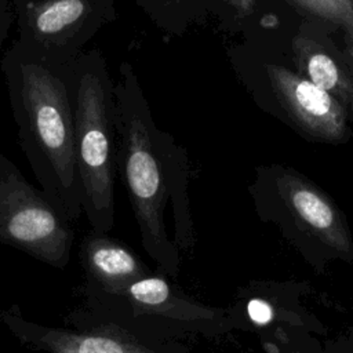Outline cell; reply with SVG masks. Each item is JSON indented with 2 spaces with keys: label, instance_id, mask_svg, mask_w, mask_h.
<instances>
[{
  "label": "cell",
  "instance_id": "6da1fadb",
  "mask_svg": "<svg viewBox=\"0 0 353 353\" xmlns=\"http://www.w3.org/2000/svg\"><path fill=\"white\" fill-rule=\"evenodd\" d=\"M72 65L40 59L17 40L0 61L19 146L41 190L74 222L83 214V203L76 164Z\"/></svg>",
  "mask_w": 353,
  "mask_h": 353
},
{
  "label": "cell",
  "instance_id": "7a4b0ae2",
  "mask_svg": "<svg viewBox=\"0 0 353 353\" xmlns=\"http://www.w3.org/2000/svg\"><path fill=\"white\" fill-rule=\"evenodd\" d=\"M114 85L117 171L120 172L138 223L141 243L157 268L175 277L179 251L165 232L164 211L171 199L186 203V176L171 146L154 128L130 65L120 68ZM182 203L183 205H186Z\"/></svg>",
  "mask_w": 353,
  "mask_h": 353
},
{
  "label": "cell",
  "instance_id": "3957f363",
  "mask_svg": "<svg viewBox=\"0 0 353 353\" xmlns=\"http://www.w3.org/2000/svg\"><path fill=\"white\" fill-rule=\"evenodd\" d=\"M76 164L83 212L91 230L109 233L114 225L117 139L114 85L97 48L73 62Z\"/></svg>",
  "mask_w": 353,
  "mask_h": 353
},
{
  "label": "cell",
  "instance_id": "277c9868",
  "mask_svg": "<svg viewBox=\"0 0 353 353\" xmlns=\"http://www.w3.org/2000/svg\"><path fill=\"white\" fill-rule=\"evenodd\" d=\"M256 182L252 194L258 211L280 223L313 266L323 269L334 259L352 262L347 221L325 192L285 167L262 168Z\"/></svg>",
  "mask_w": 353,
  "mask_h": 353
},
{
  "label": "cell",
  "instance_id": "5b68a950",
  "mask_svg": "<svg viewBox=\"0 0 353 353\" xmlns=\"http://www.w3.org/2000/svg\"><path fill=\"white\" fill-rule=\"evenodd\" d=\"M72 223L19 168L0 153V244L14 247L57 269L70 261Z\"/></svg>",
  "mask_w": 353,
  "mask_h": 353
},
{
  "label": "cell",
  "instance_id": "8992f818",
  "mask_svg": "<svg viewBox=\"0 0 353 353\" xmlns=\"http://www.w3.org/2000/svg\"><path fill=\"white\" fill-rule=\"evenodd\" d=\"M17 41L32 55L73 63L103 23L114 18L109 0H12Z\"/></svg>",
  "mask_w": 353,
  "mask_h": 353
},
{
  "label": "cell",
  "instance_id": "52a82bcc",
  "mask_svg": "<svg viewBox=\"0 0 353 353\" xmlns=\"http://www.w3.org/2000/svg\"><path fill=\"white\" fill-rule=\"evenodd\" d=\"M0 324L21 346L41 353H167L164 341L143 338L113 327L37 324L25 319L18 305L0 310Z\"/></svg>",
  "mask_w": 353,
  "mask_h": 353
},
{
  "label": "cell",
  "instance_id": "ba28073f",
  "mask_svg": "<svg viewBox=\"0 0 353 353\" xmlns=\"http://www.w3.org/2000/svg\"><path fill=\"white\" fill-rule=\"evenodd\" d=\"M266 70L273 92L302 134L328 143L349 138L345 106L335 97L284 66L268 65Z\"/></svg>",
  "mask_w": 353,
  "mask_h": 353
},
{
  "label": "cell",
  "instance_id": "9c48e42d",
  "mask_svg": "<svg viewBox=\"0 0 353 353\" xmlns=\"http://www.w3.org/2000/svg\"><path fill=\"white\" fill-rule=\"evenodd\" d=\"M79 261L84 272L83 284L105 292L121 290L152 273L123 241L91 229L80 241Z\"/></svg>",
  "mask_w": 353,
  "mask_h": 353
},
{
  "label": "cell",
  "instance_id": "30bf717a",
  "mask_svg": "<svg viewBox=\"0 0 353 353\" xmlns=\"http://www.w3.org/2000/svg\"><path fill=\"white\" fill-rule=\"evenodd\" d=\"M301 76L353 108V76L317 41L298 34L292 41Z\"/></svg>",
  "mask_w": 353,
  "mask_h": 353
},
{
  "label": "cell",
  "instance_id": "8fae6325",
  "mask_svg": "<svg viewBox=\"0 0 353 353\" xmlns=\"http://www.w3.org/2000/svg\"><path fill=\"white\" fill-rule=\"evenodd\" d=\"M296 11L353 32V0H284Z\"/></svg>",
  "mask_w": 353,
  "mask_h": 353
},
{
  "label": "cell",
  "instance_id": "7c38bea8",
  "mask_svg": "<svg viewBox=\"0 0 353 353\" xmlns=\"http://www.w3.org/2000/svg\"><path fill=\"white\" fill-rule=\"evenodd\" d=\"M247 314L251 323L256 325H266L273 321L274 310L270 302L261 298H252L247 303Z\"/></svg>",
  "mask_w": 353,
  "mask_h": 353
},
{
  "label": "cell",
  "instance_id": "4fadbf2b",
  "mask_svg": "<svg viewBox=\"0 0 353 353\" xmlns=\"http://www.w3.org/2000/svg\"><path fill=\"white\" fill-rule=\"evenodd\" d=\"M12 23H15L12 0H0V47L7 39Z\"/></svg>",
  "mask_w": 353,
  "mask_h": 353
},
{
  "label": "cell",
  "instance_id": "5bb4252c",
  "mask_svg": "<svg viewBox=\"0 0 353 353\" xmlns=\"http://www.w3.org/2000/svg\"><path fill=\"white\" fill-rule=\"evenodd\" d=\"M230 4L240 15H248L255 6V0H225Z\"/></svg>",
  "mask_w": 353,
  "mask_h": 353
},
{
  "label": "cell",
  "instance_id": "9a60e30c",
  "mask_svg": "<svg viewBox=\"0 0 353 353\" xmlns=\"http://www.w3.org/2000/svg\"><path fill=\"white\" fill-rule=\"evenodd\" d=\"M109 1H113V0H109Z\"/></svg>",
  "mask_w": 353,
  "mask_h": 353
}]
</instances>
